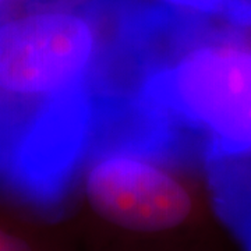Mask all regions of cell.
<instances>
[{
  "label": "cell",
  "mask_w": 251,
  "mask_h": 251,
  "mask_svg": "<svg viewBox=\"0 0 251 251\" xmlns=\"http://www.w3.org/2000/svg\"><path fill=\"white\" fill-rule=\"evenodd\" d=\"M141 0H24L0 17V181L67 200L125 95Z\"/></svg>",
  "instance_id": "cell-1"
},
{
  "label": "cell",
  "mask_w": 251,
  "mask_h": 251,
  "mask_svg": "<svg viewBox=\"0 0 251 251\" xmlns=\"http://www.w3.org/2000/svg\"><path fill=\"white\" fill-rule=\"evenodd\" d=\"M123 103L173 161L201 162L221 218L251 198V27L147 0Z\"/></svg>",
  "instance_id": "cell-2"
},
{
  "label": "cell",
  "mask_w": 251,
  "mask_h": 251,
  "mask_svg": "<svg viewBox=\"0 0 251 251\" xmlns=\"http://www.w3.org/2000/svg\"><path fill=\"white\" fill-rule=\"evenodd\" d=\"M172 158L125 120L97 138L81 171L91 209L106 224L135 234H163L187 224L194 205L171 171Z\"/></svg>",
  "instance_id": "cell-3"
},
{
  "label": "cell",
  "mask_w": 251,
  "mask_h": 251,
  "mask_svg": "<svg viewBox=\"0 0 251 251\" xmlns=\"http://www.w3.org/2000/svg\"><path fill=\"white\" fill-rule=\"evenodd\" d=\"M0 251H41L27 234L0 224Z\"/></svg>",
  "instance_id": "cell-4"
},
{
  "label": "cell",
  "mask_w": 251,
  "mask_h": 251,
  "mask_svg": "<svg viewBox=\"0 0 251 251\" xmlns=\"http://www.w3.org/2000/svg\"><path fill=\"white\" fill-rule=\"evenodd\" d=\"M236 21L251 27V0H226Z\"/></svg>",
  "instance_id": "cell-5"
},
{
  "label": "cell",
  "mask_w": 251,
  "mask_h": 251,
  "mask_svg": "<svg viewBox=\"0 0 251 251\" xmlns=\"http://www.w3.org/2000/svg\"><path fill=\"white\" fill-rule=\"evenodd\" d=\"M24 0H0V17L6 13H9L10 10L14 9L20 3H23Z\"/></svg>",
  "instance_id": "cell-6"
}]
</instances>
